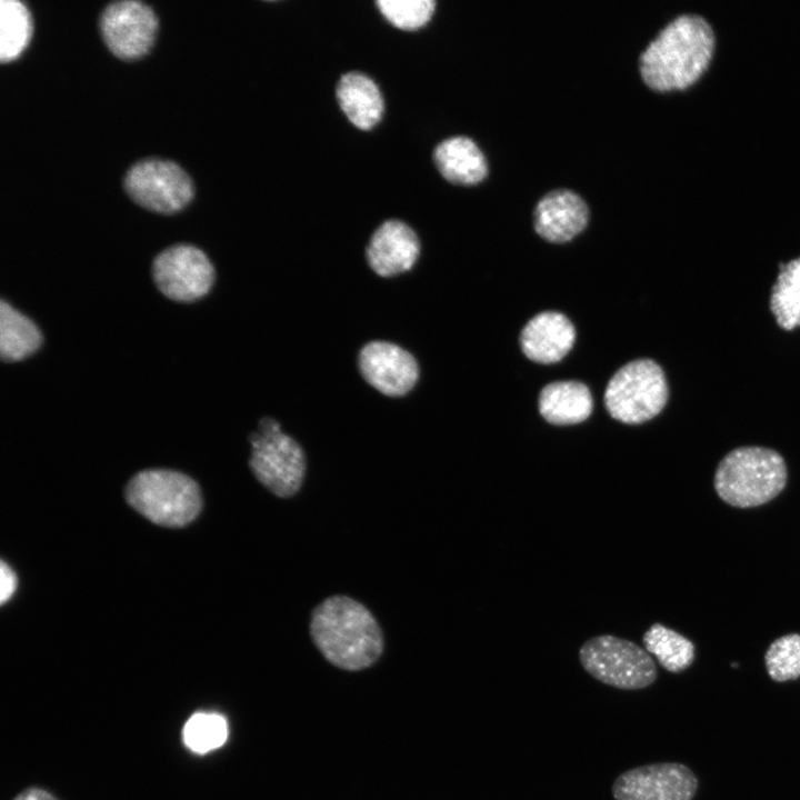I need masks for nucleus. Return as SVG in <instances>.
Masks as SVG:
<instances>
[{
    "mask_svg": "<svg viewBox=\"0 0 800 800\" xmlns=\"http://www.w3.org/2000/svg\"><path fill=\"white\" fill-rule=\"evenodd\" d=\"M714 47L716 33L707 18L699 13H679L641 52V78L658 93L684 90L708 69Z\"/></svg>",
    "mask_w": 800,
    "mask_h": 800,
    "instance_id": "obj_1",
    "label": "nucleus"
},
{
    "mask_svg": "<svg viewBox=\"0 0 800 800\" xmlns=\"http://www.w3.org/2000/svg\"><path fill=\"white\" fill-rule=\"evenodd\" d=\"M310 637L332 666L360 671L371 667L383 652L382 630L371 611L348 596H331L311 613Z\"/></svg>",
    "mask_w": 800,
    "mask_h": 800,
    "instance_id": "obj_2",
    "label": "nucleus"
},
{
    "mask_svg": "<svg viewBox=\"0 0 800 800\" xmlns=\"http://www.w3.org/2000/svg\"><path fill=\"white\" fill-rule=\"evenodd\" d=\"M787 466L776 450L749 446L728 452L719 462L713 486L717 494L738 508L764 504L787 483Z\"/></svg>",
    "mask_w": 800,
    "mask_h": 800,
    "instance_id": "obj_3",
    "label": "nucleus"
},
{
    "mask_svg": "<svg viewBox=\"0 0 800 800\" xmlns=\"http://www.w3.org/2000/svg\"><path fill=\"white\" fill-rule=\"evenodd\" d=\"M126 499L150 521L170 528L189 524L202 507L198 483L184 473L168 469L138 472L127 484Z\"/></svg>",
    "mask_w": 800,
    "mask_h": 800,
    "instance_id": "obj_4",
    "label": "nucleus"
},
{
    "mask_svg": "<svg viewBox=\"0 0 800 800\" xmlns=\"http://www.w3.org/2000/svg\"><path fill=\"white\" fill-rule=\"evenodd\" d=\"M249 467L256 479L278 498H291L301 489L307 460L302 447L281 431L280 423L264 417L249 437Z\"/></svg>",
    "mask_w": 800,
    "mask_h": 800,
    "instance_id": "obj_5",
    "label": "nucleus"
},
{
    "mask_svg": "<svg viewBox=\"0 0 800 800\" xmlns=\"http://www.w3.org/2000/svg\"><path fill=\"white\" fill-rule=\"evenodd\" d=\"M668 394L662 368L651 359H638L621 367L609 380L604 406L613 419L639 424L662 411Z\"/></svg>",
    "mask_w": 800,
    "mask_h": 800,
    "instance_id": "obj_6",
    "label": "nucleus"
},
{
    "mask_svg": "<svg viewBox=\"0 0 800 800\" xmlns=\"http://www.w3.org/2000/svg\"><path fill=\"white\" fill-rule=\"evenodd\" d=\"M579 660L594 679L619 689H642L657 678L656 663L646 649L611 634L587 640Z\"/></svg>",
    "mask_w": 800,
    "mask_h": 800,
    "instance_id": "obj_7",
    "label": "nucleus"
},
{
    "mask_svg": "<svg viewBox=\"0 0 800 800\" xmlns=\"http://www.w3.org/2000/svg\"><path fill=\"white\" fill-rule=\"evenodd\" d=\"M123 184L134 202L160 213L181 210L193 196L192 182L184 170L163 159L138 161L127 171Z\"/></svg>",
    "mask_w": 800,
    "mask_h": 800,
    "instance_id": "obj_8",
    "label": "nucleus"
},
{
    "mask_svg": "<svg viewBox=\"0 0 800 800\" xmlns=\"http://www.w3.org/2000/svg\"><path fill=\"white\" fill-rule=\"evenodd\" d=\"M152 278L159 291L170 300L192 302L209 292L214 269L199 248L178 243L162 250L152 262Z\"/></svg>",
    "mask_w": 800,
    "mask_h": 800,
    "instance_id": "obj_9",
    "label": "nucleus"
},
{
    "mask_svg": "<svg viewBox=\"0 0 800 800\" xmlns=\"http://www.w3.org/2000/svg\"><path fill=\"white\" fill-rule=\"evenodd\" d=\"M99 26L109 50L120 59L131 60L140 58L150 49L158 19L146 3L121 0L103 9Z\"/></svg>",
    "mask_w": 800,
    "mask_h": 800,
    "instance_id": "obj_10",
    "label": "nucleus"
},
{
    "mask_svg": "<svg viewBox=\"0 0 800 800\" xmlns=\"http://www.w3.org/2000/svg\"><path fill=\"white\" fill-rule=\"evenodd\" d=\"M698 780L681 763H651L630 769L613 782L616 800H691Z\"/></svg>",
    "mask_w": 800,
    "mask_h": 800,
    "instance_id": "obj_11",
    "label": "nucleus"
},
{
    "mask_svg": "<svg viewBox=\"0 0 800 800\" xmlns=\"http://www.w3.org/2000/svg\"><path fill=\"white\" fill-rule=\"evenodd\" d=\"M362 378L388 397H401L417 383L419 367L414 357L388 341H370L358 354Z\"/></svg>",
    "mask_w": 800,
    "mask_h": 800,
    "instance_id": "obj_12",
    "label": "nucleus"
},
{
    "mask_svg": "<svg viewBox=\"0 0 800 800\" xmlns=\"http://www.w3.org/2000/svg\"><path fill=\"white\" fill-rule=\"evenodd\" d=\"M420 243L416 232L400 220L384 221L371 236L366 249L369 267L381 277L408 271L416 263Z\"/></svg>",
    "mask_w": 800,
    "mask_h": 800,
    "instance_id": "obj_13",
    "label": "nucleus"
},
{
    "mask_svg": "<svg viewBox=\"0 0 800 800\" xmlns=\"http://www.w3.org/2000/svg\"><path fill=\"white\" fill-rule=\"evenodd\" d=\"M589 210L580 196L558 189L542 197L536 206L533 222L537 233L547 241H570L587 226Z\"/></svg>",
    "mask_w": 800,
    "mask_h": 800,
    "instance_id": "obj_14",
    "label": "nucleus"
},
{
    "mask_svg": "<svg viewBox=\"0 0 800 800\" xmlns=\"http://www.w3.org/2000/svg\"><path fill=\"white\" fill-rule=\"evenodd\" d=\"M576 330L571 321L557 311H544L530 319L520 333L522 352L530 360L550 364L559 362L571 350Z\"/></svg>",
    "mask_w": 800,
    "mask_h": 800,
    "instance_id": "obj_15",
    "label": "nucleus"
},
{
    "mask_svg": "<svg viewBox=\"0 0 800 800\" xmlns=\"http://www.w3.org/2000/svg\"><path fill=\"white\" fill-rule=\"evenodd\" d=\"M336 93L341 110L357 128L370 130L381 120L384 108L382 94L368 76L356 71L344 73Z\"/></svg>",
    "mask_w": 800,
    "mask_h": 800,
    "instance_id": "obj_16",
    "label": "nucleus"
},
{
    "mask_svg": "<svg viewBox=\"0 0 800 800\" xmlns=\"http://www.w3.org/2000/svg\"><path fill=\"white\" fill-rule=\"evenodd\" d=\"M539 412L556 426H569L584 421L592 412V396L579 381H556L547 384L539 394Z\"/></svg>",
    "mask_w": 800,
    "mask_h": 800,
    "instance_id": "obj_17",
    "label": "nucleus"
},
{
    "mask_svg": "<svg viewBox=\"0 0 800 800\" xmlns=\"http://www.w3.org/2000/svg\"><path fill=\"white\" fill-rule=\"evenodd\" d=\"M433 160L442 177L456 184L478 183L488 172L482 151L464 136L441 141L434 149Z\"/></svg>",
    "mask_w": 800,
    "mask_h": 800,
    "instance_id": "obj_18",
    "label": "nucleus"
},
{
    "mask_svg": "<svg viewBox=\"0 0 800 800\" xmlns=\"http://www.w3.org/2000/svg\"><path fill=\"white\" fill-rule=\"evenodd\" d=\"M42 342L36 323L6 300L0 302V356L6 362L20 361L34 353Z\"/></svg>",
    "mask_w": 800,
    "mask_h": 800,
    "instance_id": "obj_19",
    "label": "nucleus"
},
{
    "mask_svg": "<svg viewBox=\"0 0 800 800\" xmlns=\"http://www.w3.org/2000/svg\"><path fill=\"white\" fill-rule=\"evenodd\" d=\"M770 309L780 328L789 331L800 327V257L779 263Z\"/></svg>",
    "mask_w": 800,
    "mask_h": 800,
    "instance_id": "obj_20",
    "label": "nucleus"
},
{
    "mask_svg": "<svg viewBox=\"0 0 800 800\" xmlns=\"http://www.w3.org/2000/svg\"><path fill=\"white\" fill-rule=\"evenodd\" d=\"M644 649L670 672H681L694 659L693 643L677 631L660 623H653L643 634Z\"/></svg>",
    "mask_w": 800,
    "mask_h": 800,
    "instance_id": "obj_21",
    "label": "nucleus"
},
{
    "mask_svg": "<svg viewBox=\"0 0 800 800\" xmlns=\"http://www.w3.org/2000/svg\"><path fill=\"white\" fill-rule=\"evenodd\" d=\"M31 17L27 7L18 0L0 2V60L16 59L26 48L31 36Z\"/></svg>",
    "mask_w": 800,
    "mask_h": 800,
    "instance_id": "obj_22",
    "label": "nucleus"
},
{
    "mask_svg": "<svg viewBox=\"0 0 800 800\" xmlns=\"http://www.w3.org/2000/svg\"><path fill=\"white\" fill-rule=\"evenodd\" d=\"M228 737L226 719L217 713H194L183 728V740L194 752L206 753L224 743Z\"/></svg>",
    "mask_w": 800,
    "mask_h": 800,
    "instance_id": "obj_23",
    "label": "nucleus"
},
{
    "mask_svg": "<svg viewBox=\"0 0 800 800\" xmlns=\"http://www.w3.org/2000/svg\"><path fill=\"white\" fill-rule=\"evenodd\" d=\"M767 671L774 681L800 677V634L791 633L774 640L764 656Z\"/></svg>",
    "mask_w": 800,
    "mask_h": 800,
    "instance_id": "obj_24",
    "label": "nucleus"
},
{
    "mask_svg": "<svg viewBox=\"0 0 800 800\" xmlns=\"http://www.w3.org/2000/svg\"><path fill=\"white\" fill-rule=\"evenodd\" d=\"M376 4L390 23L403 30L424 26L436 8L433 0H379Z\"/></svg>",
    "mask_w": 800,
    "mask_h": 800,
    "instance_id": "obj_25",
    "label": "nucleus"
},
{
    "mask_svg": "<svg viewBox=\"0 0 800 800\" xmlns=\"http://www.w3.org/2000/svg\"><path fill=\"white\" fill-rule=\"evenodd\" d=\"M17 588V577L12 569L4 562L1 561L0 567V600L1 603H6L14 593Z\"/></svg>",
    "mask_w": 800,
    "mask_h": 800,
    "instance_id": "obj_26",
    "label": "nucleus"
},
{
    "mask_svg": "<svg viewBox=\"0 0 800 800\" xmlns=\"http://www.w3.org/2000/svg\"><path fill=\"white\" fill-rule=\"evenodd\" d=\"M14 800H56L50 793L41 789H27L21 792Z\"/></svg>",
    "mask_w": 800,
    "mask_h": 800,
    "instance_id": "obj_27",
    "label": "nucleus"
}]
</instances>
